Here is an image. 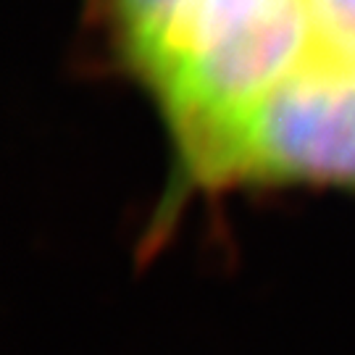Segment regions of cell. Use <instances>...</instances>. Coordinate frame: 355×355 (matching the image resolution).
I'll return each instance as SVG.
<instances>
[{
    "label": "cell",
    "instance_id": "7a4b0ae2",
    "mask_svg": "<svg viewBox=\"0 0 355 355\" xmlns=\"http://www.w3.org/2000/svg\"><path fill=\"white\" fill-rule=\"evenodd\" d=\"M329 184L355 192V66L313 58L227 135L195 184Z\"/></svg>",
    "mask_w": 355,
    "mask_h": 355
},
{
    "label": "cell",
    "instance_id": "6da1fadb",
    "mask_svg": "<svg viewBox=\"0 0 355 355\" xmlns=\"http://www.w3.org/2000/svg\"><path fill=\"white\" fill-rule=\"evenodd\" d=\"M316 53L308 0H198L129 66L161 105L190 182Z\"/></svg>",
    "mask_w": 355,
    "mask_h": 355
},
{
    "label": "cell",
    "instance_id": "3957f363",
    "mask_svg": "<svg viewBox=\"0 0 355 355\" xmlns=\"http://www.w3.org/2000/svg\"><path fill=\"white\" fill-rule=\"evenodd\" d=\"M198 0H108L111 26L124 64L132 66Z\"/></svg>",
    "mask_w": 355,
    "mask_h": 355
},
{
    "label": "cell",
    "instance_id": "277c9868",
    "mask_svg": "<svg viewBox=\"0 0 355 355\" xmlns=\"http://www.w3.org/2000/svg\"><path fill=\"white\" fill-rule=\"evenodd\" d=\"M316 55L355 66V0H308Z\"/></svg>",
    "mask_w": 355,
    "mask_h": 355
}]
</instances>
